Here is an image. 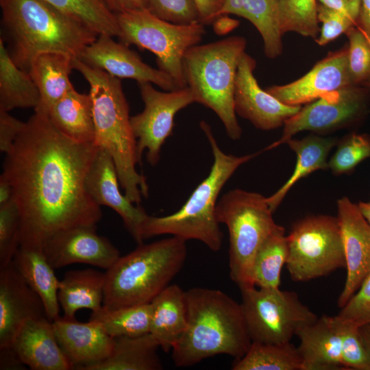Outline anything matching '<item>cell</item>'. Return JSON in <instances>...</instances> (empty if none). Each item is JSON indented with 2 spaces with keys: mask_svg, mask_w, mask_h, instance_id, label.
<instances>
[{
  "mask_svg": "<svg viewBox=\"0 0 370 370\" xmlns=\"http://www.w3.org/2000/svg\"><path fill=\"white\" fill-rule=\"evenodd\" d=\"M1 38L13 62L29 73L45 53L79 58L99 36L45 0H0Z\"/></svg>",
  "mask_w": 370,
  "mask_h": 370,
  "instance_id": "cell-2",
  "label": "cell"
},
{
  "mask_svg": "<svg viewBox=\"0 0 370 370\" xmlns=\"http://www.w3.org/2000/svg\"><path fill=\"white\" fill-rule=\"evenodd\" d=\"M39 102V90L33 79L13 62L0 38V110L34 109Z\"/></svg>",
  "mask_w": 370,
  "mask_h": 370,
  "instance_id": "cell-31",
  "label": "cell"
},
{
  "mask_svg": "<svg viewBox=\"0 0 370 370\" xmlns=\"http://www.w3.org/2000/svg\"><path fill=\"white\" fill-rule=\"evenodd\" d=\"M21 361L11 347L0 349V369H24Z\"/></svg>",
  "mask_w": 370,
  "mask_h": 370,
  "instance_id": "cell-49",
  "label": "cell"
},
{
  "mask_svg": "<svg viewBox=\"0 0 370 370\" xmlns=\"http://www.w3.org/2000/svg\"><path fill=\"white\" fill-rule=\"evenodd\" d=\"M186 241L172 236L138 247L105 273L103 306L114 309L149 304L183 267Z\"/></svg>",
  "mask_w": 370,
  "mask_h": 370,
  "instance_id": "cell-6",
  "label": "cell"
},
{
  "mask_svg": "<svg viewBox=\"0 0 370 370\" xmlns=\"http://www.w3.org/2000/svg\"><path fill=\"white\" fill-rule=\"evenodd\" d=\"M241 306L252 342L280 344L294 336L319 317L304 304L294 291L280 288L240 289Z\"/></svg>",
  "mask_w": 370,
  "mask_h": 370,
  "instance_id": "cell-11",
  "label": "cell"
},
{
  "mask_svg": "<svg viewBox=\"0 0 370 370\" xmlns=\"http://www.w3.org/2000/svg\"><path fill=\"white\" fill-rule=\"evenodd\" d=\"M147 10L157 17L175 24L199 22L194 0H147Z\"/></svg>",
  "mask_w": 370,
  "mask_h": 370,
  "instance_id": "cell-42",
  "label": "cell"
},
{
  "mask_svg": "<svg viewBox=\"0 0 370 370\" xmlns=\"http://www.w3.org/2000/svg\"><path fill=\"white\" fill-rule=\"evenodd\" d=\"M114 14L147 9V0H103Z\"/></svg>",
  "mask_w": 370,
  "mask_h": 370,
  "instance_id": "cell-48",
  "label": "cell"
},
{
  "mask_svg": "<svg viewBox=\"0 0 370 370\" xmlns=\"http://www.w3.org/2000/svg\"><path fill=\"white\" fill-rule=\"evenodd\" d=\"M336 204L347 269L344 288L337 301L341 308L370 273V225L358 204L347 197L339 199Z\"/></svg>",
  "mask_w": 370,
  "mask_h": 370,
  "instance_id": "cell-16",
  "label": "cell"
},
{
  "mask_svg": "<svg viewBox=\"0 0 370 370\" xmlns=\"http://www.w3.org/2000/svg\"><path fill=\"white\" fill-rule=\"evenodd\" d=\"M200 127L208 138L214 158L208 175L178 211L164 217L149 215L141 229L143 241L170 234L185 241L197 240L214 251L221 249L223 233L216 214L219 193L236 169L260 152L243 156L227 154L220 149L209 125L203 121Z\"/></svg>",
  "mask_w": 370,
  "mask_h": 370,
  "instance_id": "cell-5",
  "label": "cell"
},
{
  "mask_svg": "<svg viewBox=\"0 0 370 370\" xmlns=\"http://www.w3.org/2000/svg\"><path fill=\"white\" fill-rule=\"evenodd\" d=\"M105 273L87 269L67 271L59 281L58 299L63 317L75 319L80 309L99 310L104 299Z\"/></svg>",
  "mask_w": 370,
  "mask_h": 370,
  "instance_id": "cell-27",
  "label": "cell"
},
{
  "mask_svg": "<svg viewBox=\"0 0 370 370\" xmlns=\"http://www.w3.org/2000/svg\"><path fill=\"white\" fill-rule=\"evenodd\" d=\"M73 69L82 73L90 86L95 129V143L112 157L125 195L139 205L147 197L146 178L136 169L138 162L136 139L132 132L129 106L119 78L91 67L79 58Z\"/></svg>",
  "mask_w": 370,
  "mask_h": 370,
  "instance_id": "cell-4",
  "label": "cell"
},
{
  "mask_svg": "<svg viewBox=\"0 0 370 370\" xmlns=\"http://www.w3.org/2000/svg\"><path fill=\"white\" fill-rule=\"evenodd\" d=\"M286 266L295 282H307L345 268L337 217L308 216L297 221L288 235Z\"/></svg>",
  "mask_w": 370,
  "mask_h": 370,
  "instance_id": "cell-10",
  "label": "cell"
},
{
  "mask_svg": "<svg viewBox=\"0 0 370 370\" xmlns=\"http://www.w3.org/2000/svg\"><path fill=\"white\" fill-rule=\"evenodd\" d=\"M151 315V303L114 309L103 306L91 312L89 321L112 338L137 336L149 332Z\"/></svg>",
  "mask_w": 370,
  "mask_h": 370,
  "instance_id": "cell-33",
  "label": "cell"
},
{
  "mask_svg": "<svg viewBox=\"0 0 370 370\" xmlns=\"http://www.w3.org/2000/svg\"><path fill=\"white\" fill-rule=\"evenodd\" d=\"M112 38L99 35L85 48L79 59L118 78L133 79L138 84L150 82L166 91L177 89L171 76L145 64L128 46L115 42Z\"/></svg>",
  "mask_w": 370,
  "mask_h": 370,
  "instance_id": "cell-17",
  "label": "cell"
},
{
  "mask_svg": "<svg viewBox=\"0 0 370 370\" xmlns=\"http://www.w3.org/2000/svg\"><path fill=\"white\" fill-rule=\"evenodd\" d=\"M369 91L362 86H349L306 104L285 121L281 137L264 151L286 143L303 131L322 134L358 123L367 113Z\"/></svg>",
  "mask_w": 370,
  "mask_h": 370,
  "instance_id": "cell-12",
  "label": "cell"
},
{
  "mask_svg": "<svg viewBox=\"0 0 370 370\" xmlns=\"http://www.w3.org/2000/svg\"><path fill=\"white\" fill-rule=\"evenodd\" d=\"M151 84H138L145 107L142 112L130 117V123L136 139L138 162L147 149V160L153 166L159 161L162 146L173 134L175 114L195 99L188 86L161 92Z\"/></svg>",
  "mask_w": 370,
  "mask_h": 370,
  "instance_id": "cell-13",
  "label": "cell"
},
{
  "mask_svg": "<svg viewBox=\"0 0 370 370\" xmlns=\"http://www.w3.org/2000/svg\"><path fill=\"white\" fill-rule=\"evenodd\" d=\"M187 323L173 347L172 359L187 367L216 355L243 357L252 341L241 303L216 289L196 287L186 291Z\"/></svg>",
  "mask_w": 370,
  "mask_h": 370,
  "instance_id": "cell-3",
  "label": "cell"
},
{
  "mask_svg": "<svg viewBox=\"0 0 370 370\" xmlns=\"http://www.w3.org/2000/svg\"><path fill=\"white\" fill-rule=\"evenodd\" d=\"M116 17L121 31V42L154 53L158 69L171 77L176 88L187 87L184 57L201 40L205 34L204 24H175L157 17L147 9L116 14Z\"/></svg>",
  "mask_w": 370,
  "mask_h": 370,
  "instance_id": "cell-9",
  "label": "cell"
},
{
  "mask_svg": "<svg viewBox=\"0 0 370 370\" xmlns=\"http://www.w3.org/2000/svg\"><path fill=\"white\" fill-rule=\"evenodd\" d=\"M99 149L65 136L48 114L34 112L25 122L1 175L10 184L18 210L19 245L42 247L58 232L97 226L102 212L85 180Z\"/></svg>",
  "mask_w": 370,
  "mask_h": 370,
  "instance_id": "cell-1",
  "label": "cell"
},
{
  "mask_svg": "<svg viewBox=\"0 0 370 370\" xmlns=\"http://www.w3.org/2000/svg\"><path fill=\"white\" fill-rule=\"evenodd\" d=\"M369 202L370 203V200H369Z\"/></svg>",
  "mask_w": 370,
  "mask_h": 370,
  "instance_id": "cell-56",
  "label": "cell"
},
{
  "mask_svg": "<svg viewBox=\"0 0 370 370\" xmlns=\"http://www.w3.org/2000/svg\"><path fill=\"white\" fill-rule=\"evenodd\" d=\"M288 257L287 236L279 225L263 242L254 258L251 279L261 288H280L281 271Z\"/></svg>",
  "mask_w": 370,
  "mask_h": 370,
  "instance_id": "cell-32",
  "label": "cell"
},
{
  "mask_svg": "<svg viewBox=\"0 0 370 370\" xmlns=\"http://www.w3.org/2000/svg\"><path fill=\"white\" fill-rule=\"evenodd\" d=\"M12 262L28 285L41 298L47 319L53 321L60 317L58 299L60 280L47 260L43 247L19 245Z\"/></svg>",
  "mask_w": 370,
  "mask_h": 370,
  "instance_id": "cell-24",
  "label": "cell"
},
{
  "mask_svg": "<svg viewBox=\"0 0 370 370\" xmlns=\"http://www.w3.org/2000/svg\"><path fill=\"white\" fill-rule=\"evenodd\" d=\"M358 206L360 212L370 225V203L360 201Z\"/></svg>",
  "mask_w": 370,
  "mask_h": 370,
  "instance_id": "cell-55",
  "label": "cell"
},
{
  "mask_svg": "<svg viewBox=\"0 0 370 370\" xmlns=\"http://www.w3.org/2000/svg\"><path fill=\"white\" fill-rule=\"evenodd\" d=\"M341 341L342 363L345 369L370 370V358L359 327L334 316Z\"/></svg>",
  "mask_w": 370,
  "mask_h": 370,
  "instance_id": "cell-40",
  "label": "cell"
},
{
  "mask_svg": "<svg viewBox=\"0 0 370 370\" xmlns=\"http://www.w3.org/2000/svg\"><path fill=\"white\" fill-rule=\"evenodd\" d=\"M357 24L370 40V0H361L360 15Z\"/></svg>",
  "mask_w": 370,
  "mask_h": 370,
  "instance_id": "cell-51",
  "label": "cell"
},
{
  "mask_svg": "<svg viewBox=\"0 0 370 370\" xmlns=\"http://www.w3.org/2000/svg\"><path fill=\"white\" fill-rule=\"evenodd\" d=\"M349 39L348 69L353 86L365 87L370 79V40L355 26L346 32Z\"/></svg>",
  "mask_w": 370,
  "mask_h": 370,
  "instance_id": "cell-39",
  "label": "cell"
},
{
  "mask_svg": "<svg viewBox=\"0 0 370 370\" xmlns=\"http://www.w3.org/2000/svg\"><path fill=\"white\" fill-rule=\"evenodd\" d=\"M336 150L328 160V169L334 175H349L366 159L370 158V135L350 133L336 144Z\"/></svg>",
  "mask_w": 370,
  "mask_h": 370,
  "instance_id": "cell-38",
  "label": "cell"
},
{
  "mask_svg": "<svg viewBox=\"0 0 370 370\" xmlns=\"http://www.w3.org/2000/svg\"><path fill=\"white\" fill-rule=\"evenodd\" d=\"M214 31L217 34H226L236 28L239 22L225 16L218 17L214 21Z\"/></svg>",
  "mask_w": 370,
  "mask_h": 370,
  "instance_id": "cell-52",
  "label": "cell"
},
{
  "mask_svg": "<svg viewBox=\"0 0 370 370\" xmlns=\"http://www.w3.org/2000/svg\"><path fill=\"white\" fill-rule=\"evenodd\" d=\"M20 215L15 202L0 206V268L9 264L19 247Z\"/></svg>",
  "mask_w": 370,
  "mask_h": 370,
  "instance_id": "cell-41",
  "label": "cell"
},
{
  "mask_svg": "<svg viewBox=\"0 0 370 370\" xmlns=\"http://www.w3.org/2000/svg\"><path fill=\"white\" fill-rule=\"evenodd\" d=\"M349 86L353 85L348 69V48H345L330 53L297 80L271 86L267 91L283 103L301 106Z\"/></svg>",
  "mask_w": 370,
  "mask_h": 370,
  "instance_id": "cell-19",
  "label": "cell"
},
{
  "mask_svg": "<svg viewBox=\"0 0 370 370\" xmlns=\"http://www.w3.org/2000/svg\"><path fill=\"white\" fill-rule=\"evenodd\" d=\"M256 62L245 53L238 64L234 90V109L241 117L256 128L271 130L281 127L285 121L297 113L301 106L282 103L262 90L254 75Z\"/></svg>",
  "mask_w": 370,
  "mask_h": 370,
  "instance_id": "cell-15",
  "label": "cell"
},
{
  "mask_svg": "<svg viewBox=\"0 0 370 370\" xmlns=\"http://www.w3.org/2000/svg\"><path fill=\"white\" fill-rule=\"evenodd\" d=\"M119 180L111 156L99 147L88 171L85 186L99 206L114 210L121 217L125 227L139 244L143 243L142 226L148 217L140 205H134L119 190Z\"/></svg>",
  "mask_w": 370,
  "mask_h": 370,
  "instance_id": "cell-18",
  "label": "cell"
},
{
  "mask_svg": "<svg viewBox=\"0 0 370 370\" xmlns=\"http://www.w3.org/2000/svg\"><path fill=\"white\" fill-rule=\"evenodd\" d=\"M219 223L230 236V276L240 289L254 286L251 279L254 258L266 238L280 225L273 218L267 197L236 188L225 193L216 208Z\"/></svg>",
  "mask_w": 370,
  "mask_h": 370,
  "instance_id": "cell-8",
  "label": "cell"
},
{
  "mask_svg": "<svg viewBox=\"0 0 370 370\" xmlns=\"http://www.w3.org/2000/svg\"><path fill=\"white\" fill-rule=\"evenodd\" d=\"M245 18L260 34L266 56L275 58L282 52V34L280 27L278 0H243Z\"/></svg>",
  "mask_w": 370,
  "mask_h": 370,
  "instance_id": "cell-36",
  "label": "cell"
},
{
  "mask_svg": "<svg viewBox=\"0 0 370 370\" xmlns=\"http://www.w3.org/2000/svg\"><path fill=\"white\" fill-rule=\"evenodd\" d=\"M52 323L58 343L72 369L90 370L110 356L114 338L94 322L59 317Z\"/></svg>",
  "mask_w": 370,
  "mask_h": 370,
  "instance_id": "cell-21",
  "label": "cell"
},
{
  "mask_svg": "<svg viewBox=\"0 0 370 370\" xmlns=\"http://www.w3.org/2000/svg\"><path fill=\"white\" fill-rule=\"evenodd\" d=\"M316 0H278L281 32H295L304 37H318L320 28Z\"/></svg>",
  "mask_w": 370,
  "mask_h": 370,
  "instance_id": "cell-37",
  "label": "cell"
},
{
  "mask_svg": "<svg viewBox=\"0 0 370 370\" xmlns=\"http://www.w3.org/2000/svg\"><path fill=\"white\" fill-rule=\"evenodd\" d=\"M246 45L245 38L232 36L193 46L183 60L186 84L195 102L214 111L228 137L234 140L242 135L234 109V90L238 66Z\"/></svg>",
  "mask_w": 370,
  "mask_h": 370,
  "instance_id": "cell-7",
  "label": "cell"
},
{
  "mask_svg": "<svg viewBox=\"0 0 370 370\" xmlns=\"http://www.w3.org/2000/svg\"><path fill=\"white\" fill-rule=\"evenodd\" d=\"M325 7L352 18L358 22L361 0H319Z\"/></svg>",
  "mask_w": 370,
  "mask_h": 370,
  "instance_id": "cell-46",
  "label": "cell"
},
{
  "mask_svg": "<svg viewBox=\"0 0 370 370\" xmlns=\"http://www.w3.org/2000/svg\"><path fill=\"white\" fill-rule=\"evenodd\" d=\"M73 59L64 53H45L33 61L29 73L40 93L35 112L48 114L51 108L74 88L69 79Z\"/></svg>",
  "mask_w": 370,
  "mask_h": 370,
  "instance_id": "cell-26",
  "label": "cell"
},
{
  "mask_svg": "<svg viewBox=\"0 0 370 370\" xmlns=\"http://www.w3.org/2000/svg\"><path fill=\"white\" fill-rule=\"evenodd\" d=\"M359 330L370 358V323L359 327Z\"/></svg>",
  "mask_w": 370,
  "mask_h": 370,
  "instance_id": "cell-54",
  "label": "cell"
},
{
  "mask_svg": "<svg viewBox=\"0 0 370 370\" xmlns=\"http://www.w3.org/2000/svg\"><path fill=\"white\" fill-rule=\"evenodd\" d=\"M149 333L164 352L171 350L187 323L186 291L170 284L151 302Z\"/></svg>",
  "mask_w": 370,
  "mask_h": 370,
  "instance_id": "cell-25",
  "label": "cell"
},
{
  "mask_svg": "<svg viewBox=\"0 0 370 370\" xmlns=\"http://www.w3.org/2000/svg\"><path fill=\"white\" fill-rule=\"evenodd\" d=\"M52 123L65 136L81 143H95L92 101L87 94L69 91L49 110Z\"/></svg>",
  "mask_w": 370,
  "mask_h": 370,
  "instance_id": "cell-29",
  "label": "cell"
},
{
  "mask_svg": "<svg viewBox=\"0 0 370 370\" xmlns=\"http://www.w3.org/2000/svg\"><path fill=\"white\" fill-rule=\"evenodd\" d=\"M317 17L319 22L322 23V27L315 41L321 46L334 40L343 33H346L348 29L357 24V22L352 18L323 5L317 6Z\"/></svg>",
  "mask_w": 370,
  "mask_h": 370,
  "instance_id": "cell-44",
  "label": "cell"
},
{
  "mask_svg": "<svg viewBox=\"0 0 370 370\" xmlns=\"http://www.w3.org/2000/svg\"><path fill=\"white\" fill-rule=\"evenodd\" d=\"M229 14L245 18V12L243 0H224L223 5L217 14V18Z\"/></svg>",
  "mask_w": 370,
  "mask_h": 370,
  "instance_id": "cell-50",
  "label": "cell"
},
{
  "mask_svg": "<svg viewBox=\"0 0 370 370\" xmlns=\"http://www.w3.org/2000/svg\"><path fill=\"white\" fill-rule=\"evenodd\" d=\"M96 230L97 226H78L58 232L47 239L42 247L51 267L55 269L82 263L109 269L120 258V253Z\"/></svg>",
  "mask_w": 370,
  "mask_h": 370,
  "instance_id": "cell-14",
  "label": "cell"
},
{
  "mask_svg": "<svg viewBox=\"0 0 370 370\" xmlns=\"http://www.w3.org/2000/svg\"><path fill=\"white\" fill-rule=\"evenodd\" d=\"M64 14L98 35L120 37L116 14L103 0H45Z\"/></svg>",
  "mask_w": 370,
  "mask_h": 370,
  "instance_id": "cell-35",
  "label": "cell"
},
{
  "mask_svg": "<svg viewBox=\"0 0 370 370\" xmlns=\"http://www.w3.org/2000/svg\"><path fill=\"white\" fill-rule=\"evenodd\" d=\"M336 317L358 327L370 323V273Z\"/></svg>",
  "mask_w": 370,
  "mask_h": 370,
  "instance_id": "cell-43",
  "label": "cell"
},
{
  "mask_svg": "<svg viewBox=\"0 0 370 370\" xmlns=\"http://www.w3.org/2000/svg\"><path fill=\"white\" fill-rule=\"evenodd\" d=\"M12 188L9 182L0 176V206L12 200Z\"/></svg>",
  "mask_w": 370,
  "mask_h": 370,
  "instance_id": "cell-53",
  "label": "cell"
},
{
  "mask_svg": "<svg viewBox=\"0 0 370 370\" xmlns=\"http://www.w3.org/2000/svg\"><path fill=\"white\" fill-rule=\"evenodd\" d=\"M233 370H302L297 347L291 342L273 344L252 342L245 354L235 360Z\"/></svg>",
  "mask_w": 370,
  "mask_h": 370,
  "instance_id": "cell-34",
  "label": "cell"
},
{
  "mask_svg": "<svg viewBox=\"0 0 370 370\" xmlns=\"http://www.w3.org/2000/svg\"><path fill=\"white\" fill-rule=\"evenodd\" d=\"M25 123L0 110V151L5 154L12 148Z\"/></svg>",
  "mask_w": 370,
  "mask_h": 370,
  "instance_id": "cell-45",
  "label": "cell"
},
{
  "mask_svg": "<svg viewBox=\"0 0 370 370\" xmlns=\"http://www.w3.org/2000/svg\"><path fill=\"white\" fill-rule=\"evenodd\" d=\"M43 317L47 315L41 298L12 261L0 268V349L11 346L27 321Z\"/></svg>",
  "mask_w": 370,
  "mask_h": 370,
  "instance_id": "cell-20",
  "label": "cell"
},
{
  "mask_svg": "<svg viewBox=\"0 0 370 370\" xmlns=\"http://www.w3.org/2000/svg\"><path fill=\"white\" fill-rule=\"evenodd\" d=\"M302 370L345 369L342 363L341 341L335 317L322 315L296 335Z\"/></svg>",
  "mask_w": 370,
  "mask_h": 370,
  "instance_id": "cell-23",
  "label": "cell"
},
{
  "mask_svg": "<svg viewBox=\"0 0 370 370\" xmlns=\"http://www.w3.org/2000/svg\"><path fill=\"white\" fill-rule=\"evenodd\" d=\"M334 138L310 134L301 139L291 138L286 144L296 154V164L291 177L273 195L267 197V204L273 212L278 208L286 194L299 180L318 170L328 169V154L336 145Z\"/></svg>",
  "mask_w": 370,
  "mask_h": 370,
  "instance_id": "cell-28",
  "label": "cell"
},
{
  "mask_svg": "<svg viewBox=\"0 0 370 370\" xmlns=\"http://www.w3.org/2000/svg\"><path fill=\"white\" fill-rule=\"evenodd\" d=\"M10 347L21 361L31 369H72L58 343L52 321L47 317L27 321Z\"/></svg>",
  "mask_w": 370,
  "mask_h": 370,
  "instance_id": "cell-22",
  "label": "cell"
},
{
  "mask_svg": "<svg viewBox=\"0 0 370 370\" xmlns=\"http://www.w3.org/2000/svg\"><path fill=\"white\" fill-rule=\"evenodd\" d=\"M198 10L199 22L207 25L214 22L224 0H194Z\"/></svg>",
  "mask_w": 370,
  "mask_h": 370,
  "instance_id": "cell-47",
  "label": "cell"
},
{
  "mask_svg": "<svg viewBox=\"0 0 370 370\" xmlns=\"http://www.w3.org/2000/svg\"><path fill=\"white\" fill-rule=\"evenodd\" d=\"M159 347L149 332L115 337L110 356L90 370H160L163 367L158 354Z\"/></svg>",
  "mask_w": 370,
  "mask_h": 370,
  "instance_id": "cell-30",
  "label": "cell"
}]
</instances>
